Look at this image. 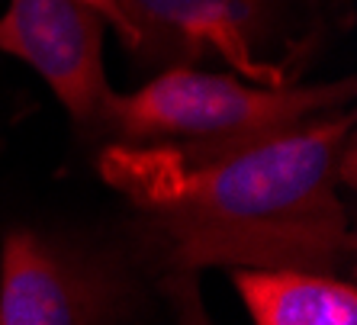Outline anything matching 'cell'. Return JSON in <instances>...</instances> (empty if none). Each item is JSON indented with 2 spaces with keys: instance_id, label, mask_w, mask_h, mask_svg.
Listing matches in <instances>:
<instances>
[{
  "instance_id": "3",
  "label": "cell",
  "mask_w": 357,
  "mask_h": 325,
  "mask_svg": "<svg viewBox=\"0 0 357 325\" xmlns=\"http://www.w3.org/2000/svg\"><path fill=\"white\" fill-rule=\"evenodd\" d=\"M290 0H116L123 45L145 71L199 68L216 59L255 84H287L264 52L287 33Z\"/></svg>"
},
{
  "instance_id": "2",
  "label": "cell",
  "mask_w": 357,
  "mask_h": 325,
  "mask_svg": "<svg viewBox=\"0 0 357 325\" xmlns=\"http://www.w3.org/2000/svg\"><path fill=\"white\" fill-rule=\"evenodd\" d=\"M354 77L322 84H255L238 75L167 68L139 91H113L100 135L107 145H167L216 151L348 109Z\"/></svg>"
},
{
  "instance_id": "8",
  "label": "cell",
  "mask_w": 357,
  "mask_h": 325,
  "mask_svg": "<svg viewBox=\"0 0 357 325\" xmlns=\"http://www.w3.org/2000/svg\"><path fill=\"white\" fill-rule=\"evenodd\" d=\"M77 3L91 7L93 13H100V17L107 20V26H113V29H116V36L123 39L126 23H123V17H119V10H116V0H77Z\"/></svg>"
},
{
  "instance_id": "4",
  "label": "cell",
  "mask_w": 357,
  "mask_h": 325,
  "mask_svg": "<svg viewBox=\"0 0 357 325\" xmlns=\"http://www.w3.org/2000/svg\"><path fill=\"white\" fill-rule=\"evenodd\" d=\"M107 20L77 0H10L0 52L29 65L84 133H100L113 87L103 65Z\"/></svg>"
},
{
  "instance_id": "6",
  "label": "cell",
  "mask_w": 357,
  "mask_h": 325,
  "mask_svg": "<svg viewBox=\"0 0 357 325\" xmlns=\"http://www.w3.org/2000/svg\"><path fill=\"white\" fill-rule=\"evenodd\" d=\"M255 325H357V290L335 274L232 271Z\"/></svg>"
},
{
  "instance_id": "5",
  "label": "cell",
  "mask_w": 357,
  "mask_h": 325,
  "mask_svg": "<svg viewBox=\"0 0 357 325\" xmlns=\"http://www.w3.org/2000/svg\"><path fill=\"white\" fill-rule=\"evenodd\" d=\"M0 325H109L107 280L33 229L0 245Z\"/></svg>"
},
{
  "instance_id": "1",
  "label": "cell",
  "mask_w": 357,
  "mask_h": 325,
  "mask_svg": "<svg viewBox=\"0 0 357 325\" xmlns=\"http://www.w3.org/2000/svg\"><path fill=\"white\" fill-rule=\"evenodd\" d=\"M354 109L216 151L116 145L100 174L135 213L167 274H332L354 251L341 181L354 165Z\"/></svg>"
},
{
  "instance_id": "7",
  "label": "cell",
  "mask_w": 357,
  "mask_h": 325,
  "mask_svg": "<svg viewBox=\"0 0 357 325\" xmlns=\"http://www.w3.org/2000/svg\"><path fill=\"white\" fill-rule=\"evenodd\" d=\"M161 290H165L167 306L174 312L177 325H213L206 306L199 300L197 274H165Z\"/></svg>"
}]
</instances>
